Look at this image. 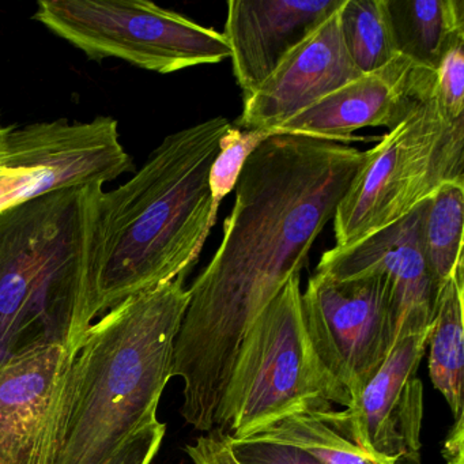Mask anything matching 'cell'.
Listing matches in <instances>:
<instances>
[{"instance_id": "cell-9", "label": "cell", "mask_w": 464, "mask_h": 464, "mask_svg": "<svg viewBox=\"0 0 464 464\" xmlns=\"http://www.w3.org/2000/svg\"><path fill=\"white\" fill-rule=\"evenodd\" d=\"M301 305L317 357L354 399L396 342L390 285L380 274L336 281L314 273Z\"/></svg>"}, {"instance_id": "cell-6", "label": "cell", "mask_w": 464, "mask_h": 464, "mask_svg": "<svg viewBox=\"0 0 464 464\" xmlns=\"http://www.w3.org/2000/svg\"><path fill=\"white\" fill-rule=\"evenodd\" d=\"M445 183H464V119L448 121L428 96L369 149L336 208L334 248H349L401 221Z\"/></svg>"}, {"instance_id": "cell-7", "label": "cell", "mask_w": 464, "mask_h": 464, "mask_svg": "<svg viewBox=\"0 0 464 464\" xmlns=\"http://www.w3.org/2000/svg\"><path fill=\"white\" fill-rule=\"evenodd\" d=\"M34 18L93 61L170 74L230 59L224 34L148 0H42Z\"/></svg>"}, {"instance_id": "cell-2", "label": "cell", "mask_w": 464, "mask_h": 464, "mask_svg": "<svg viewBox=\"0 0 464 464\" xmlns=\"http://www.w3.org/2000/svg\"><path fill=\"white\" fill-rule=\"evenodd\" d=\"M186 276L132 295L92 323L56 385L26 464H107L157 420L189 303Z\"/></svg>"}, {"instance_id": "cell-15", "label": "cell", "mask_w": 464, "mask_h": 464, "mask_svg": "<svg viewBox=\"0 0 464 464\" xmlns=\"http://www.w3.org/2000/svg\"><path fill=\"white\" fill-rule=\"evenodd\" d=\"M75 353L42 344L0 363V464H26L56 385Z\"/></svg>"}, {"instance_id": "cell-25", "label": "cell", "mask_w": 464, "mask_h": 464, "mask_svg": "<svg viewBox=\"0 0 464 464\" xmlns=\"http://www.w3.org/2000/svg\"><path fill=\"white\" fill-rule=\"evenodd\" d=\"M187 455L194 464H240L230 450L227 436L219 429L198 437L194 444L186 445Z\"/></svg>"}, {"instance_id": "cell-4", "label": "cell", "mask_w": 464, "mask_h": 464, "mask_svg": "<svg viewBox=\"0 0 464 464\" xmlns=\"http://www.w3.org/2000/svg\"><path fill=\"white\" fill-rule=\"evenodd\" d=\"M102 184L0 211V363L42 344L77 352L91 327L92 254Z\"/></svg>"}, {"instance_id": "cell-14", "label": "cell", "mask_w": 464, "mask_h": 464, "mask_svg": "<svg viewBox=\"0 0 464 464\" xmlns=\"http://www.w3.org/2000/svg\"><path fill=\"white\" fill-rule=\"evenodd\" d=\"M414 66L398 56L384 69L362 74L314 102L271 135H304L349 143L368 140L353 132L363 127L393 129L406 118L417 100L412 91Z\"/></svg>"}, {"instance_id": "cell-11", "label": "cell", "mask_w": 464, "mask_h": 464, "mask_svg": "<svg viewBox=\"0 0 464 464\" xmlns=\"http://www.w3.org/2000/svg\"><path fill=\"white\" fill-rule=\"evenodd\" d=\"M425 202L401 221L349 248H331L323 254L316 267L317 274L336 281L369 274L384 276L390 285L396 341L428 333L439 298L420 243Z\"/></svg>"}, {"instance_id": "cell-22", "label": "cell", "mask_w": 464, "mask_h": 464, "mask_svg": "<svg viewBox=\"0 0 464 464\" xmlns=\"http://www.w3.org/2000/svg\"><path fill=\"white\" fill-rule=\"evenodd\" d=\"M429 97L450 121L464 119V42L453 45L428 74Z\"/></svg>"}, {"instance_id": "cell-19", "label": "cell", "mask_w": 464, "mask_h": 464, "mask_svg": "<svg viewBox=\"0 0 464 464\" xmlns=\"http://www.w3.org/2000/svg\"><path fill=\"white\" fill-rule=\"evenodd\" d=\"M339 26L347 53L361 74L384 69L398 58L385 0H344Z\"/></svg>"}, {"instance_id": "cell-24", "label": "cell", "mask_w": 464, "mask_h": 464, "mask_svg": "<svg viewBox=\"0 0 464 464\" xmlns=\"http://www.w3.org/2000/svg\"><path fill=\"white\" fill-rule=\"evenodd\" d=\"M167 425L159 418L135 431L107 464H151L161 450Z\"/></svg>"}, {"instance_id": "cell-10", "label": "cell", "mask_w": 464, "mask_h": 464, "mask_svg": "<svg viewBox=\"0 0 464 464\" xmlns=\"http://www.w3.org/2000/svg\"><path fill=\"white\" fill-rule=\"evenodd\" d=\"M429 331L399 338L346 410L316 414L376 458L420 464L423 387L417 371L428 347Z\"/></svg>"}, {"instance_id": "cell-20", "label": "cell", "mask_w": 464, "mask_h": 464, "mask_svg": "<svg viewBox=\"0 0 464 464\" xmlns=\"http://www.w3.org/2000/svg\"><path fill=\"white\" fill-rule=\"evenodd\" d=\"M254 437L300 448L322 464H395L366 452L327 425L316 412L290 415Z\"/></svg>"}, {"instance_id": "cell-18", "label": "cell", "mask_w": 464, "mask_h": 464, "mask_svg": "<svg viewBox=\"0 0 464 464\" xmlns=\"http://www.w3.org/2000/svg\"><path fill=\"white\" fill-rule=\"evenodd\" d=\"M464 183H445L425 202L420 222L423 256L437 295L463 266Z\"/></svg>"}, {"instance_id": "cell-1", "label": "cell", "mask_w": 464, "mask_h": 464, "mask_svg": "<svg viewBox=\"0 0 464 464\" xmlns=\"http://www.w3.org/2000/svg\"><path fill=\"white\" fill-rule=\"evenodd\" d=\"M368 157L338 140L281 134L246 160L221 244L188 289L173 350L172 377L184 385L180 414L195 430L216 428L246 331L304 270Z\"/></svg>"}, {"instance_id": "cell-3", "label": "cell", "mask_w": 464, "mask_h": 464, "mask_svg": "<svg viewBox=\"0 0 464 464\" xmlns=\"http://www.w3.org/2000/svg\"><path fill=\"white\" fill-rule=\"evenodd\" d=\"M224 116L168 135L129 181L102 191L92 254V314L187 274L216 224L208 175Z\"/></svg>"}, {"instance_id": "cell-12", "label": "cell", "mask_w": 464, "mask_h": 464, "mask_svg": "<svg viewBox=\"0 0 464 464\" xmlns=\"http://www.w3.org/2000/svg\"><path fill=\"white\" fill-rule=\"evenodd\" d=\"M339 26V10L293 48L249 96L236 129L273 130L360 77Z\"/></svg>"}, {"instance_id": "cell-16", "label": "cell", "mask_w": 464, "mask_h": 464, "mask_svg": "<svg viewBox=\"0 0 464 464\" xmlns=\"http://www.w3.org/2000/svg\"><path fill=\"white\" fill-rule=\"evenodd\" d=\"M399 56L434 72L448 51L464 42L463 0H385Z\"/></svg>"}, {"instance_id": "cell-8", "label": "cell", "mask_w": 464, "mask_h": 464, "mask_svg": "<svg viewBox=\"0 0 464 464\" xmlns=\"http://www.w3.org/2000/svg\"><path fill=\"white\" fill-rule=\"evenodd\" d=\"M134 170L111 116L15 127L0 142V211L66 187L104 186Z\"/></svg>"}, {"instance_id": "cell-26", "label": "cell", "mask_w": 464, "mask_h": 464, "mask_svg": "<svg viewBox=\"0 0 464 464\" xmlns=\"http://www.w3.org/2000/svg\"><path fill=\"white\" fill-rule=\"evenodd\" d=\"M452 428L450 433L445 437L444 445H442V458L447 464H463L464 463V414L453 418Z\"/></svg>"}, {"instance_id": "cell-21", "label": "cell", "mask_w": 464, "mask_h": 464, "mask_svg": "<svg viewBox=\"0 0 464 464\" xmlns=\"http://www.w3.org/2000/svg\"><path fill=\"white\" fill-rule=\"evenodd\" d=\"M273 137L266 130H243L230 127L219 140L218 153L210 168L208 187L213 200V214L217 217L222 200L236 188L241 170L248 157Z\"/></svg>"}, {"instance_id": "cell-5", "label": "cell", "mask_w": 464, "mask_h": 464, "mask_svg": "<svg viewBox=\"0 0 464 464\" xmlns=\"http://www.w3.org/2000/svg\"><path fill=\"white\" fill-rule=\"evenodd\" d=\"M301 295V274H295L241 341L214 428L230 439H251L290 415L352 403L312 346Z\"/></svg>"}, {"instance_id": "cell-27", "label": "cell", "mask_w": 464, "mask_h": 464, "mask_svg": "<svg viewBox=\"0 0 464 464\" xmlns=\"http://www.w3.org/2000/svg\"><path fill=\"white\" fill-rule=\"evenodd\" d=\"M15 127L17 126H5V124L2 123V119H0V142H2V140H4L5 138H6L7 135L15 129Z\"/></svg>"}, {"instance_id": "cell-17", "label": "cell", "mask_w": 464, "mask_h": 464, "mask_svg": "<svg viewBox=\"0 0 464 464\" xmlns=\"http://www.w3.org/2000/svg\"><path fill=\"white\" fill-rule=\"evenodd\" d=\"M464 267L453 274L437 298L429 331V376L444 396L453 418L464 414Z\"/></svg>"}, {"instance_id": "cell-13", "label": "cell", "mask_w": 464, "mask_h": 464, "mask_svg": "<svg viewBox=\"0 0 464 464\" xmlns=\"http://www.w3.org/2000/svg\"><path fill=\"white\" fill-rule=\"evenodd\" d=\"M344 0H232L224 36L243 97L254 93L285 56L343 6Z\"/></svg>"}, {"instance_id": "cell-23", "label": "cell", "mask_w": 464, "mask_h": 464, "mask_svg": "<svg viewBox=\"0 0 464 464\" xmlns=\"http://www.w3.org/2000/svg\"><path fill=\"white\" fill-rule=\"evenodd\" d=\"M227 441L240 464H322L300 448L260 437L233 440L227 436Z\"/></svg>"}]
</instances>
